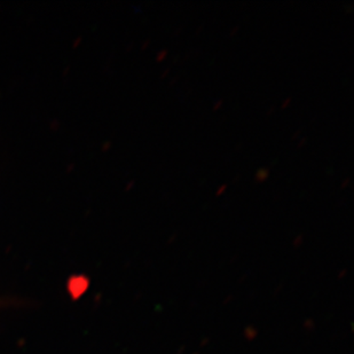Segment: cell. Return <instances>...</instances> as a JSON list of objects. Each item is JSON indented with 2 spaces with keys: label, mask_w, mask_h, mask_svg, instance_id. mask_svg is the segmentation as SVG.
I'll list each match as a JSON object with an SVG mask.
<instances>
[]
</instances>
